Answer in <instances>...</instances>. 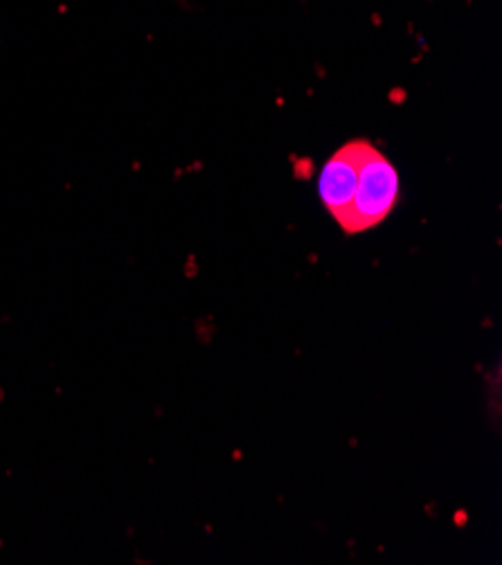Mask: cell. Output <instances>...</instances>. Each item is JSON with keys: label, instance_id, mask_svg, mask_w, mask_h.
Masks as SVG:
<instances>
[{"label": "cell", "instance_id": "obj_1", "mask_svg": "<svg viewBox=\"0 0 502 565\" xmlns=\"http://www.w3.org/2000/svg\"><path fill=\"white\" fill-rule=\"evenodd\" d=\"M399 201V174L395 164L389 162L372 142L365 149L359 164V181L354 201L341 228L345 235L354 237L359 233L376 228Z\"/></svg>", "mask_w": 502, "mask_h": 565}, {"label": "cell", "instance_id": "obj_2", "mask_svg": "<svg viewBox=\"0 0 502 565\" xmlns=\"http://www.w3.org/2000/svg\"><path fill=\"white\" fill-rule=\"evenodd\" d=\"M367 147H370L367 140H352L343 145L324 162L320 172V181H318L320 201L327 207V212L339 221V225L345 221L350 205L354 201L359 164Z\"/></svg>", "mask_w": 502, "mask_h": 565}]
</instances>
